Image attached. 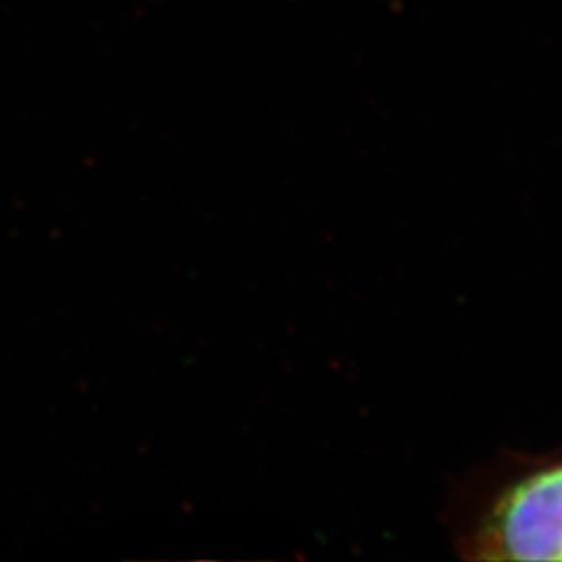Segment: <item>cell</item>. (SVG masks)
Here are the masks:
<instances>
[{
	"label": "cell",
	"mask_w": 562,
	"mask_h": 562,
	"mask_svg": "<svg viewBox=\"0 0 562 562\" xmlns=\"http://www.w3.org/2000/svg\"><path fill=\"white\" fill-rule=\"evenodd\" d=\"M475 561H562V461L508 483L462 540Z\"/></svg>",
	"instance_id": "6da1fadb"
}]
</instances>
